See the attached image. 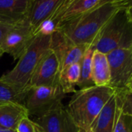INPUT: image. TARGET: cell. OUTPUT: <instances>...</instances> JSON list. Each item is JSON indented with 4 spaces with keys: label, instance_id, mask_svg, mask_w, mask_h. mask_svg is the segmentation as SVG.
Here are the masks:
<instances>
[{
    "label": "cell",
    "instance_id": "obj_23",
    "mask_svg": "<svg viewBox=\"0 0 132 132\" xmlns=\"http://www.w3.org/2000/svg\"><path fill=\"white\" fill-rule=\"evenodd\" d=\"M16 24H11L6 22L0 21V44H1L3 38L6 35V34Z\"/></svg>",
    "mask_w": 132,
    "mask_h": 132
},
{
    "label": "cell",
    "instance_id": "obj_18",
    "mask_svg": "<svg viewBox=\"0 0 132 132\" xmlns=\"http://www.w3.org/2000/svg\"><path fill=\"white\" fill-rule=\"evenodd\" d=\"M94 50L89 47L80 62V77L77 86L80 89L95 86L92 77V57Z\"/></svg>",
    "mask_w": 132,
    "mask_h": 132
},
{
    "label": "cell",
    "instance_id": "obj_15",
    "mask_svg": "<svg viewBox=\"0 0 132 132\" xmlns=\"http://www.w3.org/2000/svg\"><path fill=\"white\" fill-rule=\"evenodd\" d=\"M80 77V63H76L66 68L60 75L59 83L65 94L74 93L76 86Z\"/></svg>",
    "mask_w": 132,
    "mask_h": 132
},
{
    "label": "cell",
    "instance_id": "obj_27",
    "mask_svg": "<svg viewBox=\"0 0 132 132\" xmlns=\"http://www.w3.org/2000/svg\"><path fill=\"white\" fill-rule=\"evenodd\" d=\"M126 89H128L129 90L132 91V79H131V80L130 81V82L128 83V85H127V86Z\"/></svg>",
    "mask_w": 132,
    "mask_h": 132
},
{
    "label": "cell",
    "instance_id": "obj_3",
    "mask_svg": "<svg viewBox=\"0 0 132 132\" xmlns=\"http://www.w3.org/2000/svg\"><path fill=\"white\" fill-rule=\"evenodd\" d=\"M51 35L37 34L15 67L0 77V80L21 90H30L28 85L37 65L51 47Z\"/></svg>",
    "mask_w": 132,
    "mask_h": 132
},
{
    "label": "cell",
    "instance_id": "obj_26",
    "mask_svg": "<svg viewBox=\"0 0 132 132\" xmlns=\"http://www.w3.org/2000/svg\"><path fill=\"white\" fill-rule=\"evenodd\" d=\"M78 132H93L92 130L90 128H87V129H83V128H79Z\"/></svg>",
    "mask_w": 132,
    "mask_h": 132
},
{
    "label": "cell",
    "instance_id": "obj_8",
    "mask_svg": "<svg viewBox=\"0 0 132 132\" xmlns=\"http://www.w3.org/2000/svg\"><path fill=\"white\" fill-rule=\"evenodd\" d=\"M35 122L40 132H78L79 129L62 103L37 117Z\"/></svg>",
    "mask_w": 132,
    "mask_h": 132
},
{
    "label": "cell",
    "instance_id": "obj_9",
    "mask_svg": "<svg viewBox=\"0 0 132 132\" xmlns=\"http://www.w3.org/2000/svg\"><path fill=\"white\" fill-rule=\"evenodd\" d=\"M59 79L60 61L55 52L50 47L40 61L30 79L28 89H30L38 86H56L60 84Z\"/></svg>",
    "mask_w": 132,
    "mask_h": 132
},
{
    "label": "cell",
    "instance_id": "obj_21",
    "mask_svg": "<svg viewBox=\"0 0 132 132\" xmlns=\"http://www.w3.org/2000/svg\"><path fill=\"white\" fill-rule=\"evenodd\" d=\"M16 132H40L39 126L37 123L30 120L29 117H24L19 123L16 129Z\"/></svg>",
    "mask_w": 132,
    "mask_h": 132
},
{
    "label": "cell",
    "instance_id": "obj_20",
    "mask_svg": "<svg viewBox=\"0 0 132 132\" xmlns=\"http://www.w3.org/2000/svg\"><path fill=\"white\" fill-rule=\"evenodd\" d=\"M117 103L122 112L132 117V91L128 89L115 90Z\"/></svg>",
    "mask_w": 132,
    "mask_h": 132
},
{
    "label": "cell",
    "instance_id": "obj_14",
    "mask_svg": "<svg viewBox=\"0 0 132 132\" xmlns=\"http://www.w3.org/2000/svg\"><path fill=\"white\" fill-rule=\"evenodd\" d=\"M92 77L96 86H109L110 70L106 54L94 51L92 57Z\"/></svg>",
    "mask_w": 132,
    "mask_h": 132
},
{
    "label": "cell",
    "instance_id": "obj_10",
    "mask_svg": "<svg viewBox=\"0 0 132 132\" xmlns=\"http://www.w3.org/2000/svg\"><path fill=\"white\" fill-rule=\"evenodd\" d=\"M33 0H0V21L11 24L28 18Z\"/></svg>",
    "mask_w": 132,
    "mask_h": 132
},
{
    "label": "cell",
    "instance_id": "obj_5",
    "mask_svg": "<svg viewBox=\"0 0 132 132\" xmlns=\"http://www.w3.org/2000/svg\"><path fill=\"white\" fill-rule=\"evenodd\" d=\"M66 94L60 84L50 86H38L29 90L23 105L27 108L29 116L39 117L62 103Z\"/></svg>",
    "mask_w": 132,
    "mask_h": 132
},
{
    "label": "cell",
    "instance_id": "obj_28",
    "mask_svg": "<svg viewBox=\"0 0 132 132\" xmlns=\"http://www.w3.org/2000/svg\"><path fill=\"white\" fill-rule=\"evenodd\" d=\"M3 51L0 50V59H1V57H2V56H3Z\"/></svg>",
    "mask_w": 132,
    "mask_h": 132
},
{
    "label": "cell",
    "instance_id": "obj_6",
    "mask_svg": "<svg viewBox=\"0 0 132 132\" xmlns=\"http://www.w3.org/2000/svg\"><path fill=\"white\" fill-rule=\"evenodd\" d=\"M106 57L110 70L109 86L114 90L126 89L132 79V47L115 49Z\"/></svg>",
    "mask_w": 132,
    "mask_h": 132
},
{
    "label": "cell",
    "instance_id": "obj_2",
    "mask_svg": "<svg viewBox=\"0 0 132 132\" xmlns=\"http://www.w3.org/2000/svg\"><path fill=\"white\" fill-rule=\"evenodd\" d=\"M114 92L110 86H93L79 89L73 93L66 109L79 128H90L95 118Z\"/></svg>",
    "mask_w": 132,
    "mask_h": 132
},
{
    "label": "cell",
    "instance_id": "obj_1",
    "mask_svg": "<svg viewBox=\"0 0 132 132\" xmlns=\"http://www.w3.org/2000/svg\"><path fill=\"white\" fill-rule=\"evenodd\" d=\"M119 10L112 4H105L62 23L57 30L61 31L75 44L92 46L100 33Z\"/></svg>",
    "mask_w": 132,
    "mask_h": 132
},
{
    "label": "cell",
    "instance_id": "obj_12",
    "mask_svg": "<svg viewBox=\"0 0 132 132\" xmlns=\"http://www.w3.org/2000/svg\"><path fill=\"white\" fill-rule=\"evenodd\" d=\"M116 94L115 92L102 108L90 126L93 132H112L116 116Z\"/></svg>",
    "mask_w": 132,
    "mask_h": 132
},
{
    "label": "cell",
    "instance_id": "obj_16",
    "mask_svg": "<svg viewBox=\"0 0 132 132\" xmlns=\"http://www.w3.org/2000/svg\"><path fill=\"white\" fill-rule=\"evenodd\" d=\"M29 90L19 89L0 80V105L15 103L23 104Z\"/></svg>",
    "mask_w": 132,
    "mask_h": 132
},
{
    "label": "cell",
    "instance_id": "obj_11",
    "mask_svg": "<svg viewBox=\"0 0 132 132\" xmlns=\"http://www.w3.org/2000/svg\"><path fill=\"white\" fill-rule=\"evenodd\" d=\"M27 117L29 113L23 104L10 103L0 105V127L16 130L21 120Z\"/></svg>",
    "mask_w": 132,
    "mask_h": 132
},
{
    "label": "cell",
    "instance_id": "obj_22",
    "mask_svg": "<svg viewBox=\"0 0 132 132\" xmlns=\"http://www.w3.org/2000/svg\"><path fill=\"white\" fill-rule=\"evenodd\" d=\"M105 4H112V5L116 6L119 9L127 10L132 7V0H101L100 3L96 7H98Z\"/></svg>",
    "mask_w": 132,
    "mask_h": 132
},
{
    "label": "cell",
    "instance_id": "obj_19",
    "mask_svg": "<svg viewBox=\"0 0 132 132\" xmlns=\"http://www.w3.org/2000/svg\"><path fill=\"white\" fill-rule=\"evenodd\" d=\"M112 132H132V117L123 113L117 103L115 121Z\"/></svg>",
    "mask_w": 132,
    "mask_h": 132
},
{
    "label": "cell",
    "instance_id": "obj_24",
    "mask_svg": "<svg viewBox=\"0 0 132 132\" xmlns=\"http://www.w3.org/2000/svg\"><path fill=\"white\" fill-rule=\"evenodd\" d=\"M127 13L128 17H129V20L132 22V7L127 9Z\"/></svg>",
    "mask_w": 132,
    "mask_h": 132
},
{
    "label": "cell",
    "instance_id": "obj_4",
    "mask_svg": "<svg viewBox=\"0 0 132 132\" xmlns=\"http://www.w3.org/2000/svg\"><path fill=\"white\" fill-rule=\"evenodd\" d=\"M91 47L105 54L117 48L132 47V22L127 10L119 9L113 14Z\"/></svg>",
    "mask_w": 132,
    "mask_h": 132
},
{
    "label": "cell",
    "instance_id": "obj_7",
    "mask_svg": "<svg viewBox=\"0 0 132 132\" xmlns=\"http://www.w3.org/2000/svg\"><path fill=\"white\" fill-rule=\"evenodd\" d=\"M35 36L28 18H26L14 25L6 34L0 44V50L3 54L11 55L14 60H19Z\"/></svg>",
    "mask_w": 132,
    "mask_h": 132
},
{
    "label": "cell",
    "instance_id": "obj_17",
    "mask_svg": "<svg viewBox=\"0 0 132 132\" xmlns=\"http://www.w3.org/2000/svg\"><path fill=\"white\" fill-rule=\"evenodd\" d=\"M100 1L101 0H75L69 9L61 17L59 27L65 22L92 10Z\"/></svg>",
    "mask_w": 132,
    "mask_h": 132
},
{
    "label": "cell",
    "instance_id": "obj_25",
    "mask_svg": "<svg viewBox=\"0 0 132 132\" xmlns=\"http://www.w3.org/2000/svg\"><path fill=\"white\" fill-rule=\"evenodd\" d=\"M0 132H16V131L14 130H10V129L4 128L3 127H0Z\"/></svg>",
    "mask_w": 132,
    "mask_h": 132
},
{
    "label": "cell",
    "instance_id": "obj_13",
    "mask_svg": "<svg viewBox=\"0 0 132 132\" xmlns=\"http://www.w3.org/2000/svg\"><path fill=\"white\" fill-rule=\"evenodd\" d=\"M60 2L61 0H33L28 20L34 35L37 27L51 15Z\"/></svg>",
    "mask_w": 132,
    "mask_h": 132
}]
</instances>
